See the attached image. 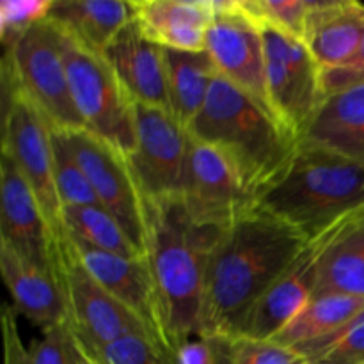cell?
Segmentation results:
<instances>
[{
  "label": "cell",
  "instance_id": "cell-10",
  "mask_svg": "<svg viewBox=\"0 0 364 364\" xmlns=\"http://www.w3.org/2000/svg\"><path fill=\"white\" fill-rule=\"evenodd\" d=\"M135 135V149L128 162L144 198H180L192 148L188 128L169 109L137 103Z\"/></svg>",
  "mask_w": 364,
  "mask_h": 364
},
{
  "label": "cell",
  "instance_id": "cell-9",
  "mask_svg": "<svg viewBox=\"0 0 364 364\" xmlns=\"http://www.w3.org/2000/svg\"><path fill=\"white\" fill-rule=\"evenodd\" d=\"M100 206L110 213L132 244L146 256L148 199L142 194L128 155L89 130L64 132Z\"/></svg>",
  "mask_w": 364,
  "mask_h": 364
},
{
  "label": "cell",
  "instance_id": "cell-29",
  "mask_svg": "<svg viewBox=\"0 0 364 364\" xmlns=\"http://www.w3.org/2000/svg\"><path fill=\"white\" fill-rule=\"evenodd\" d=\"M242 9L258 25L304 39L306 20L313 0H238Z\"/></svg>",
  "mask_w": 364,
  "mask_h": 364
},
{
  "label": "cell",
  "instance_id": "cell-15",
  "mask_svg": "<svg viewBox=\"0 0 364 364\" xmlns=\"http://www.w3.org/2000/svg\"><path fill=\"white\" fill-rule=\"evenodd\" d=\"M345 220L306 244L297 258L277 277L267 294L256 302L245 322L242 336L252 338V340H272L308 304L309 299L315 295L323 252L336 237Z\"/></svg>",
  "mask_w": 364,
  "mask_h": 364
},
{
  "label": "cell",
  "instance_id": "cell-32",
  "mask_svg": "<svg viewBox=\"0 0 364 364\" xmlns=\"http://www.w3.org/2000/svg\"><path fill=\"white\" fill-rule=\"evenodd\" d=\"M235 364H311L297 348L272 340L237 338Z\"/></svg>",
  "mask_w": 364,
  "mask_h": 364
},
{
  "label": "cell",
  "instance_id": "cell-25",
  "mask_svg": "<svg viewBox=\"0 0 364 364\" xmlns=\"http://www.w3.org/2000/svg\"><path fill=\"white\" fill-rule=\"evenodd\" d=\"M364 311V297L345 294H316L281 333L272 338L287 347L299 348L336 333Z\"/></svg>",
  "mask_w": 364,
  "mask_h": 364
},
{
  "label": "cell",
  "instance_id": "cell-13",
  "mask_svg": "<svg viewBox=\"0 0 364 364\" xmlns=\"http://www.w3.org/2000/svg\"><path fill=\"white\" fill-rule=\"evenodd\" d=\"M206 52L212 57L219 77L226 78L274 114L267 92L262 27L242 9L238 0H215V16L206 36Z\"/></svg>",
  "mask_w": 364,
  "mask_h": 364
},
{
  "label": "cell",
  "instance_id": "cell-11",
  "mask_svg": "<svg viewBox=\"0 0 364 364\" xmlns=\"http://www.w3.org/2000/svg\"><path fill=\"white\" fill-rule=\"evenodd\" d=\"M262 27L267 92L274 114L299 139L323 102L322 68L302 39Z\"/></svg>",
  "mask_w": 364,
  "mask_h": 364
},
{
  "label": "cell",
  "instance_id": "cell-22",
  "mask_svg": "<svg viewBox=\"0 0 364 364\" xmlns=\"http://www.w3.org/2000/svg\"><path fill=\"white\" fill-rule=\"evenodd\" d=\"M301 142L364 164V84L326 96Z\"/></svg>",
  "mask_w": 364,
  "mask_h": 364
},
{
  "label": "cell",
  "instance_id": "cell-34",
  "mask_svg": "<svg viewBox=\"0 0 364 364\" xmlns=\"http://www.w3.org/2000/svg\"><path fill=\"white\" fill-rule=\"evenodd\" d=\"M68 323L43 331L41 338L28 347L31 364H68Z\"/></svg>",
  "mask_w": 364,
  "mask_h": 364
},
{
  "label": "cell",
  "instance_id": "cell-12",
  "mask_svg": "<svg viewBox=\"0 0 364 364\" xmlns=\"http://www.w3.org/2000/svg\"><path fill=\"white\" fill-rule=\"evenodd\" d=\"M180 199L196 223L217 230H226L258 205L237 166L215 146L196 139Z\"/></svg>",
  "mask_w": 364,
  "mask_h": 364
},
{
  "label": "cell",
  "instance_id": "cell-7",
  "mask_svg": "<svg viewBox=\"0 0 364 364\" xmlns=\"http://www.w3.org/2000/svg\"><path fill=\"white\" fill-rule=\"evenodd\" d=\"M2 153L9 155L31 185L57 242L66 240L63 203L53 180L52 127L2 75Z\"/></svg>",
  "mask_w": 364,
  "mask_h": 364
},
{
  "label": "cell",
  "instance_id": "cell-24",
  "mask_svg": "<svg viewBox=\"0 0 364 364\" xmlns=\"http://www.w3.org/2000/svg\"><path fill=\"white\" fill-rule=\"evenodd\" d=\"M167 70L169 110L180 123L191 127L205 107L213 80L219 77L212 57L203 52L164 48Z\"/></svg>",
  "mask_w": 364,
  "mask_h": 364
},
{
  "label": "cell",
  "instance_id": "cell-37",
  "mask_svg": "<svg viewBox=\"0 0 364 364\" xmlns=\"http://www.w3.org/2000/svg\"><path fill=\"white\" fill-rule=\"evenodd\" d=\"M68 334H70V340H68V364H89V359L85 358L75 338L71 336L70 329H68Z\"/></svg>",
  "mask_w": 364,
  "mask_h": 364
},
{
  "label": "cell",
  "instance_id": "cell-4",
  "mask_svg": "<svg viewBox=\"0 0 364 364\" xmlns=\"http://www.w3.org/2000/svg\"><path fill=\"white\" fill-rule=\"evenodd\" d=\"M256 208L311 240L364 212V164L301 142L290 169L258 199Z\"/></svg>",
  "mask_w": 364,
  "mask_h": 364
},
{
  "label": "cell",
  "instance_id": "cell-27",
  "mask_svg": "<svg viewBox=\"0 0 364 364\" xmlns=\"http://www.w3.org/2000/svg\"><path fill=\"white\" fill-rule=\"evenodd\" d=\"M52 151H53V180L57 194L64 206L100 205L95 191L78 162L77 155L71 149L64 132L52 128Z\"/></svg>",
  "mask_w": 364,
  "mask_h": 364
},
{
  "label": "cell",
  "instance_id": "cell-31",
  "mask_svg": "<svg viewBox=\"0 0 364 364\" xmlns=\"http://www.w3.org/2000/svg\"><path fill=\"white\" fill-rule=\"evenodd\" d=\"M53 0H4L0 2V39L4 48L18 41L28 28L46 20Z\"/></svg>",
  "mask_w": 364,
  "mask_h": 364
},
{
  "label": "cell",
  "instance_id": "cell-35",
  "mask_svg": "<svg viewBox=\"0 0 364 364\" xmlns=\"http://www.w3.org/2000/svg\"><path fill=\"white\" fill-rule=\"evenodd\" d=\"M359 84H364V41L358 52L354 53V57L343 66L322 71L323 98Z\"/></svg>",
  "mask_w": 364,
  "mask_h": 364
},
{
  "label": "cell",
  "instance_id": "cell-36",
  "mask_svg": "<svg viewBox=\"0 0 364 364\" xmlns=\"http://www.w3.org/2000/svg\"><path fill=\"white\" fill-rule=\"evenodd\" d=\"M18 315L13 308L6 306L2 313V336H4V364H31L28 348L21 340L18 329Z\"/></svg>",
  "mask_w": 364,
  "mask_h": 364
},
{
  "label": "cell",
  "instance_id": "cell-3",
  "mask_svg": "<svg viewBox=\"0 0 364 364\" xmlns=\"http://www.w3.org/2000/svg\"><path fill=\"white\" fill-rule=\"evenodd\" d=\"M192 139L215 146L237 166L256 199L287 174L301 139L276 114L223 77L188 127Z\"/></svg>",
  "mask_w": 364,
  "mask_h": 364
},
{
  "label": "cell",
  "instance_id": "cell-30",
  "mask_svg": "<svg viewBox=\"0 0 364 364\" xmlns=\"http://www.w3.org/2000/svg\"><path fill=\"white\" fill-rule=\"evenodd\" d=\"M91 352H96L105 364H180L178 352L173 347L146 334L123 338L107 345L102 350Z\"/></svg>",
  "mask_w": 364,
  "mask_h": 364
},
{
  "label": "cell",
  "instance_id": "cell-38",
  "mask_svg": "<svg viewBox=\"0 0 364 364\" xmlns=\"http://www.w3.org/2000/svg\"><path fill=\"white\" fill-rule=\"evenodd\" d=\"M75 341H77V340H75ZM78 347H80V345H78ZM80 348H82V347H80ZM82 352H84L85 358L89 359V364H105V363H103V359L100 358V355L96 354V352L85 350V348H82Z\"/></svg>",
  "mask_w": 364,
  "mask_h": 364
},
{
  "label": "cell",
  "instance_id": "cell-6",
  "mask_svg": "<svg viewBox=\"0 0 364 364\" xmlns=\"http://www.w3.org/2000/svg\"><path fill=\"white\" fill-rule=\"evenodd\" d=\"M64 64L85 130L130 155L135 149V105L107 59L63 34Z\"/></svg>",
  "mask_w": 364,
  "mask_h": 364
},
{
  "label": "cell",
  "instance_id": "cell-26",
  "mask_svg": "<svg viewBox=\"0 0 364 364\" xmlns=\"http://www.w3.org/2000/svg\"><path fill=\"white\" fill-rule=\"evenodd\" d=\"M63 228L66 237L80 242L98 251L110 255L124 256V258H141L142 255L121 224L100 205L64 206Z\"/></svg>",
  "mask_w": 364,
  "mask_h": 364
},
{
  "label": "cell",
  "instance_id": "cell-1",
  "mask_svg": "<svg viewBox=\"0 0 364 364\" xmlns=\"http://www.w3.org/2000/svg\"><path fill=\"white\" fill-rule=\"evenodd\" d=\"M308 242L301 231L259 208L223 230L208 259L199 336L240 338L256 302Z\"/></svg>",
  "mask_w": 364,
  "mask_h": 364
},
{
  "label": "cell",
  "instance_id": "cell-16",
  "mask_svg": "<svg viewBox=\"0 0 364 364\" xmlns=\"http://www.w3.org/2000/svg\"><path fill=\"white\" fill-rule=\"evenodd\" d=\"M68 240L87 272L112 297L132 309L159 340L167 343L166 333H164L162 309H160L159 294H156L148 258L146 256L124 258V256L92 249L80 242L71 240L70 237Z\"/></svg>",
  "mask_w": 364,
  "mask_h": 364
},
{
  "label": "cell",
  "instance_id": "cell-23",
  "mask_svg": "<svg viewBox=\"0 0 364 364\" xmlns=\"http://www.w3.org/2000/svg\"><path fill=\"white\" fill-rule=\"evenodd\" d=\"M316 294L364 297V212L343 223L320 262Z\"/></svg>",
  "mask_w": 364,
  "mask_h": 364
},
{
  "label": "cell",
  "instance_id": "cell-14",
  "mask_svg": "<svg viewBox=\"0 0 364 364\" xmlns=\"http://www.w3.org/2000/svg\"><path fill=\"white\" fill-rule=\"evenodd\" d=\"M0 244L34 265L59 267L60 244L34 191L6 153H0Z\"/></svg>",
  "mask_w": 364,
  "mask_h": 364
},
{
  "label": "cell",
  "instance_id": "cell-33",
  "mask_svg": "<svg viewBox=\"0 0 364 364\" xmlns=\"http://www.w3.org/2000/svg\"><path fill=\"white\" fill-rule=\"evenodd\" d=\"M237 338L224 334L196 336L178 348L180 364H235Z\"/></svg>",
  "mask_w": 364,
  "mask_h": 364
},
{
  "label": "cell",
  "instance_id": "cell-2",
  "mask_svg": "<svg viewBox=\"0 0 364 364\" xmlns=\"http://www.w3.org/2000/svg\"><path fill=\"white\" fill-rule=\"evenodd\" d=\"M223 230L201 226L180 198L148 199L146 258L159 294L166 340L174 350L199 336L206 270Z\"/></svg>",
  "mask_w": 364,
  "mask_h": 364
},
{
  "label": "cell",
  "instance_id": "cell-19",
  "mask_svg": "<svg viewBox=\"0 0 364 364\" xmlns=\"http://www.w3.org/2000/svg\"><path fill=\"white\" fill-rule=\"evenodd\" d=\"M132 7L142 32L164 48L206 50L215 0H135Z\"/></svg>",
  "mask_w": 364,
  "mask_h": 364
},
{
  "label": "cell",
  "instance_id": "cell-18",
  "mask_svg": "<svg viewBox=\"0 0 364 364\" xmlns=\"http://www.w3.org/2000/svg\"><path fill=\"white\" fill-rule=\"evenodd\" d=\"M103 57L135 103L169 109L164 46L151 41L135 18L110 43Z\"/></svg>",
  "mask_w": 364,
  "mask_h": 364
},
{
  "label": "cell",
  "instance_id": "cell-17",
  "mask_svg": "<svg viewBox=\"0 0 364 364\" xmlns=\"http://www.w3.org/2000/svg\"><path fill=\"white\" fill-rule=\"evenodd\" d=\"M0 272L18 316L27 318L41 331L66 326L70 313L59 267L45 269L34 265L9 245L0 244Z\"/></svg>",
  "mask_w": 364,
  "mask_h": 364
},
{
  "label": "cell",
  "instance_id": "cell-8",
  "mask_svg": "<svg viewBox=\"0 0 364 364\" xmlns=\"http://www.w3.org/2000/svg\"><path fill=\"white\" fill-rule=\"evenodd\" d=\"M59 269L70 313L68 329L82 347L87 350H102L107 345L128 336L146 334L156 338L132 309L112 297L87 272L68 237L60 242Z\"/></svg>",
  "mask_w": 364,
  "mask_h": 364
},
{
  "label": "cell",
  "instance_id": "cell-21",
  "mask_svg": "<svg viewBox=\"0 0 364 364\" xmlns=\"http://www.w3.org/2000/svg\"><path fill=\"white\" fill-rule=\"evenodd\" d=\"M48 20L82 48L103 55L134 20V7L119 0H53Z\"/></svg>",
  "mask_w": 364,
  "mask_h": 364
},
{
  "label": "cell",
  "instance_id": "cell-28",
  "mask_svg": "<svg viewBox=\"0 0 364 364\" xmlns=\"http://www.w3.org/2000/svg\"><path fill=\"white\" fill-rule=\"evenodd\" d=\"M297 350L311 364H364V311L336 333Z\"/></svg>",
  "mask_w": 364,
  "mask_h": 364
},
{
  "label": "cell",
  "instance_id": "cell-20",
  "mask_svg": "<svg viewBox=\"0 0 364 364\" xmlns=\"http://www.w3.org/2000/svg\"><path fill=\"white\" fill-rule=\"evenodd\" d=\"M302 41L322 71L343 66L364 41V4L313 0Z\"/></svg>",
  "mask_w": 364,
  "mask_h": 364
},
{
  "label": "cell",
  "instance_id": "cell-5",
  "mask_svg": "<svg viewBox=\"0 0 364 364\" xmlns=\"http://www.w3.org/2000/svg\"><path fill=\"white\" fill-rule=\"evenodd\" d=\"M2 75L14 82L53 130L85 128L71 96L63 32L48 18L28 28L9 48H4Z\"/></svg>",
  "mask_w": 364,
  "mask_h": 364
}]
</instances>
